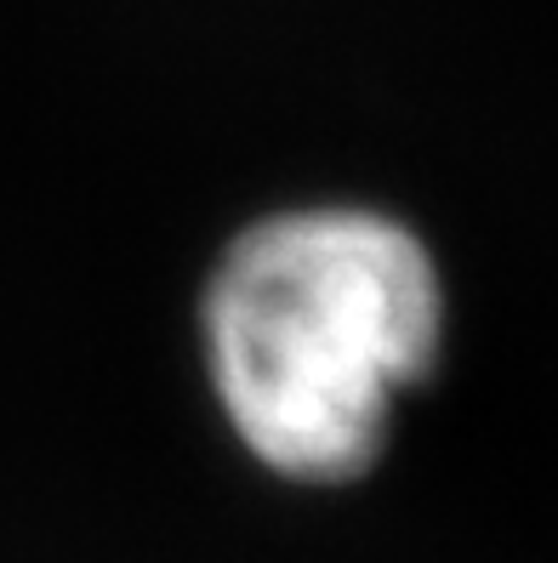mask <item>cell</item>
I'll use <instances>...</instances> for the list:
<instances>
[{
  "label": "cell",
  "mask_w": 558,
  "mask_h": 563,
  "mask_svg": "<svg viewBox=\"0 0 558 563\" xmlns=\"http://www.w3.org/2000/svg\"><path fill=\"white\" fill-rule=\"evenodd\" d=\"M222 421L291 484H348L445 347L439 262L371 206H297L251 222L200 296Z\"/></svg>",
  "instance_id": "1"
}]
</instances>
